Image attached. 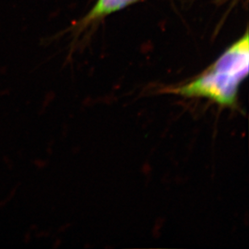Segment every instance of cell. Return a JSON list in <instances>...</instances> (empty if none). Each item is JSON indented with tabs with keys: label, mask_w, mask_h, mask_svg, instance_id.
I'll return each mask as SVG.
<instances>
[{
	"label": "cell",
	"mask_w": 249,
	"mask_h": 249,
	"mask_svg": "<svg viewBox=\"0 0 249 249\" xmlns=\"http://www.w3.org/2000/svg\"><path fill=\"white\" fill-rule=\"evenodd\" d=\"M249 36L246 31L203 73L165 91L186 98H205L223 107H235L240 84L249 73Z\"/></svg>",
	"instance_id": "cell-1"
},
{
	"label": "cell",
	"mask_w": 249,
	"mask_h": 249,
	"mask_svg": "<svg viewBox=\"0 0 249 249\" xmlns=\"http://www.w3.org/2000/svg\"><path fill=\"white\" fill-rule=\"evenodd\" d=\"M140 0H97L94 7L79 23V26H87L92 22L107 17L109 15L119 12L130 5L134 4Z\"/></svg>",
	"instance_id": "cell-2"
}]
</instances>
